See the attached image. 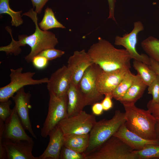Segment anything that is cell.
I'll return each instance as SVG.
<instances>
[{"mask_svg": "<svg viewBox=\"0 0 159 159\" xmlns=\"http://www.w3.org/2000/svg\"><path fill=\"white\" fill-rule=\"evenodd\" d=\"M37 14L33 8H31L22 14L23 16H27L32 19L35 24V30L33 34L29 36L25 34L19 35L18 41H16L13 39L11 28L9 26L5 27L12 40L9 45L1 47L0 51L5 52L7 55L12 54L16 56L21 53V47L27 45L31 47V50L29 54L25 57L24 59L27 62L29 63L32 62L34 57L43 51L54 48L58 43L57 39L53 32L44 31L40 28L38 23Z\"/></svg>", "mask_w": 159, "mask_h": 159, "instance_id": "cell-1", "label": "cell"}, {"mask_svg": "<svg viewBox=\"0 0 159 159\" xmlns=\"http://www.w3.org/2000/svg\"><path fill=\"white\" fill-rule=\"evenodd\" d=\"M87 53L93 62L104 71L131 68L132 58L127 51L125 49L115 48L109 41L101 37L90 47Z\"/></svg>", "mask_w": 159, "mask_h": 159, "instance_id": "cell-2", "label": "cell"}, {"mask_svg": "<svg viewBox=\"0 0 159 159\" xmlns=\"http://www.w3.org/2000/svg\"><path fill=\"white\" fill-rule=\"evenodd\" d=\"M123 105L127 128L145 139L156 140L155 127L157 122L150 111L139 108L135 104Z\"/></svg>", "mask_w": 159, "mask_h": 159, "instance_id": "cell-3", "label": "cell"}, {"mask_svg": "<svg viewBox=\"0 0 159 159\" xmlns=\"http://www.w3.org/2000/svg\"><path fill=\"white\" fill-rule=\"evenodd\" d=\"M125 112L116 110L112 117L96 121L89 133V143L84 153L86 155L92 152L112 136L125 122Z\"/></svg>", "mask_w": 159, "mask_h": 159, "instance_id": "cell-4", "label": "cell"}, {"mask_svg": "<svg viewBox=\"0 0 159 159\" xmlns=\"http://www.w3.org/2000/svg\"><path fill=\"white\" fill-rule=\"evenodd\" d=\"M134 150L119 138L112 136L85 159H137Z\"/></svg>", "mask_w": 159, "mask_h": 159, "instance_id": "cell-5", "label": "cell"}, {"mask_svg": "<svg viewBox=\"0 0 159 159\" xmlns=\"http://www.w3.org/2000/svg\"><path fill=\"white\" fill-rule=\"evenodd\" d=\"M23 69L20 67L15 69H10V83L0 88V102L9 100L18 90L25 86L39 85L47 82L49 80L48 77L34 79L33 77L35 72H23Z\"/></svg>", "mask_w": 159, "mask_h": 159, "instance_id": "cell-6", "label": "cell"}, {"mask_svg": "<svg viewBox=\"0 0 159 159\" xmlns=\"http://www.w3.org/2000/svg\"><path fill=\"white\" fill-rule=\"evenodd\" d=\"M47 114L41 130V135L44 138L48 136L49 132L63 119L68 117L67 95L58 97L49 93Z\"/></svg>", "mask_w": 159, "mask_h": 159, "instance_id": "cell-7", "label": "cell"}, {"mask_svg": "<svg viewBox=\"0 0 159 159\" xmlns=\"http://www.w3.org/2000/svg\"><path fill=\"white\" fill-rule=\"evenodd\" d=\"M102 71L94 63L86 69L78 84L77 87L85 99L86 106L92 105L104 97L96 87L97 78Z\"/></svg>", "mask_w": 159, "mask_h": 159, "instance_id": "cell-8", "label": "cell"}, {"mask_svg": "<svg viewBox=\"0 0 159 159\" xmlns=\"http://www.w3.org/2000/svg\"><path fill=\"white\" fill-rule=\"evenodd\" d=\"M95 116L85 111L63 119L58 125L64 135H84L89 134L96 122Z\"/></svg>", "mask_w": 159, "mask_h": 159, "instance_id": "cell-9", "label": "cell"}, {"mask_svg": "<svg viewBox=\"0 0 159 159\" xmlns=\"http://www.w3.org/2000/svg\"><path fill=\"white\" fill-rule=\"evenodd\" d=\"M144 29L143 25L141 21H135L134 23L132 30L130 33L125 34L122 37L117 36L115 37L114 44L116 45L122 46L125 47L132 59L142 62L149 65L150 57L145 54H139L136 49L138 35L139 32Z\"/></svg>", "mask_w": 159, "mask_h": 159, "instance_id": "cell-10", "label": "cell"}, {"mask_svg": "<svg viewBox=\"0 0 159 159\" xmlns=\"http://www.w3.org/2000/svg\"><path fill=\"white\" fill-rule=\"evenodd\" d=\"M94 63L85 49L76 51L69 58L67 67L71 75V83L77 87L86 69Z\"/></svg>", "mask_w": 159, "mask_h": 159, "instance_id": "cell-11", "label": "cell"}, {"mask_svg": "<svg viewBox=\"0 0 159 159\" xmlns=\"http://www.w3.org/2000/svg\"><path fill=\"white\" fill-rule=\"evenodd\" d=\"M71 75L67 66L63 65L51 74L47 83L49 94L58 97L67 95L71 83Z\"/></svg>", "mask_w": 159, "mask_h": 159, "instance_id": "cell-12", "label": "cell"}, {"mask_svg": "<svg viewBox=\"0 0 159 159\" xmlns=\"http://www.w3.org/2000/svg\"><path fill=\"white\" fill-rule=\"evenodd\" d=\"M2 144L6 150L7 159H38L32 153L34 141H14L3 138Z\"/></svg>", "mask_w": 159, "mask_h": 159, "instance_id": "cell-13", "label": "cell"}, {"mask_svg": "<svg viewBox=\"0 0 159 159\" xmlns=\"http://www.w3.org/2000/svg\"><path fill=\"white\" fill-rule=\"evenodd\" d=\"M31 94L26 92L23 87L18 90L11 98L14 102V107L25 129L28 130L36 139L37 137L33 130L29 116V109L31 108Z\"/></svg>", "mask_w": 159, "mask_h": 159, "instance_id": "cell-14", "label": "cell"}, {"mask_svg": "<svg viewBox=\"0 0 159 159\" xmlns=\"http://www.w3.org/2000/svg\"><path fill=\"white\" fill-rule=\"evenodd\" d=\"M10 116L4 121L5 126L3 138L14 141L21 140L33 141L26 133L25 129L14 107L12 109Z\"/></svg>", "mask_w": 159, "mask_h": 159, "instance_id": "cell-15", "label": "cell"}, {"mask_svg": "<svg viewBox=\"0 0 159 159\" xmlns=\"http://www.w3.org/2000/svg\"><path fill=\"white\" fill-rule=\"evenodd\" d=\"M129 70L130 69H123L110 72L102 71L97 79V90L104 95L112 94Z\"/></svg>", "mask_w": 159, "mask_h": 159, "instance_id": "cell-16", "label": "cell"}, {"mask_svg": "<svg viewBox=\"0 0 159 159\" xmlns=\"http://www.w3.org/2000/svg\"><path fill=\"white\" fill-rule=\"evenodd\" d=\"M49 141L44 152L37 157L38 159H59L61 150L64 145V135L57 125L49 132Z\"/></svg>", "mask_w": 159, "mask_h": 159, "instance_id": "cell-17", "label": "cell"}, {"mask_svg": "<svg viewBox=\"0 0 159 159\" xmlns=\"http://www.w3.org/2000/svg\"><path fill=\"white\" fill-rule=\"evenodd\" d=\"M113 136L120 139L134 150H142L148 144H159V142L156 140L145 139L130 130L127 128L125 122Z\"/></svg>", "mask_w": 159, "mask_h": 159, "instance_id": "cell-18", "label": "cell"}, {"mask_svg": "<svg viewBox=\"0 0 159 159\" xmlns=\"http://www.w3.org/2000/svg\"><path fill=\"white\" fill-rule=\"evenodd\" d=\"M68 117L76 115L86 106L85 99L77 87L71 83L67 93Z\"/></svg>", "mask_w": 159, "mask_h": 159, "instance_id": "cell-19", "label": "cell"}, {"mask_svg": "<svg viewBox=\"0 0 159 159\" xmlns=\"http://www.w3.org/2000/svg\"><path fill=\"white\" fill-rule=\"evenodd\" d=\"M147 86L138 74L123 96L119 101L123 105H135L143 96Z\"/></svg>", "mask_w": 159, "mask_h": 159, "instance_id": "cell-20", "label": "cell"}, {"mask_svg": "<svg viewBox=\"0 0 159 159\" xmlns=\"http://www.w3.org/2000/svg\"><path fill=\"white\" fill-rule=\"evenodd\" d=\"M89 133L64 135V145L77 152L84 153L89 146Z\"/></svg>", "mask_w": 159, "mask_h": 159, "instance_id": "cell-21", "label": "cell"}, {"mask_svg": "<svg viewBox=\"0 0 159 159\" xmlns=\"http://www.w3.org/2000/svg\"><path fill=\"white\" fill-rule=\"evenodd\" d=\"M133 66L143 81L148 87L155 79L157 75L149 65L134 59Z\"/></svg>", "mask_w": 159, "mask_h": 159, "instance_id": "cell-22", "label": "cell"}, {"mask_svg": "<svg viewBox=\"0 0 159 159\" xmlns=\"http://www.w3.org/2000/svg\"><path fill=\"white\" fill-rule=\"evenodd\" d=\"M38 25L41 29L46 31L54 28H65L56 19L52 9L48 6L45 9L42 19Z\"/></svg>", "mask_w": 159, "mask_h": 159, "instance_id": "cell-23", "label": "cell"}, {"mask_svg": "<svg viewBox=\"0 0 159 159\" xmlns=\"http://www.w3.org/2000/svg\"><path fill=\"white\" fill-rule=\"evenodd\" d=\"M141 46L150 57L159 63V39L149 36L141 42Z\"/></svg>", "mask_w": 159, "mask_h": 159, "instance_id": "cell-24", "label": "cell"}, {"mask_svg": "<svg viewBox=\"0 0 159 159\" xmlns=\"http://www.w3.org/2000/svg\"><path fill=\"white\" fill-rule=\"evenodd\" d=\"M135 75L129 71L121 82L112 91L113 98L119 101L125 95L132 84Z\"/></svg>", "mask_w": 159, "mask_h": 159, "instance_id": "cell-25", "label": "cell"}, {"mask_svg": "<svg viewBox=\"0 0 159 159\" xmlns=\"http://www.w3.org/2000/svg\"><path fill=\"white\" fill-rule=\"evenodd\" d=\"M9 1L0 0V15L7 14L10 15L11 18V25L17 27L23 23L21 15L22 11H16L12 10L10 7Z\"/></svg>", "mask_w": 159, "mask_h": 159, "instance_id": "cell-26", "label": "cell"}, {"mask_svg": "<svg viewBox=\"0 0 159 159\" xmlns=\"http://www.w3.org/2000/svg\"><path fill=\"white\" fill-rule=\"evenodd\" d=\"M137 159L159 158V144H148L139 150H134Z\"/></svg>", "mask_w": 159, "mask_h": 159, "instance_id": "cell-27", "label": "cell"}, {"mask_svg": "<svg viewBox=\"0 0 159 159\" xmlns=\"http://www.w3.org/2000/svg\"><path fill=\"white\" fill-rule=\"evenodd\" d=\"M84 153L77 152L64 145L62 147L59 159H85Z\"/></svg>", "mask_w": 159, "mask_h": 159, "instance_id": "cell-28", "label": "cell"}, {"mask_svg": "<svg viewBox=\"0 0 159 159\" xmlns=\"http://www.w3.org/2000/svg\"><path fill=\"white\" fill-rule=\"evenodd\" d=\"M148 87V93L152 96V99L148 102L151 104L159 102V76L157 75L155 79Z\"/></svg>", "mask_w": 159, "mask_h": 159, "instance_id": "cell-29", "label": "cell"}, {"mask_svg": "<svg viewBox=\"0 0 159 159\" xmlns=\"http://www.w3.org/2000/svg\"><path fill=\"white\" fill-rule=\"evenodd\" d=\"M64 53L63 51L52 48L45 49L38 55L44 57L49 61L61 57Z\"/></svg>", "mask_w": 159, "mask_h": 159, "instance_id": "cell-30", "label": "cell"}, {"mask_svg": "<svg viewBox=\"0 0 159 159\" xmlns=\"http://www.w3.org/2000/svg\"><path fill=\"white\" fill-rule=\"evenodd\" d=\"M12 104L9 99L0 102V119L4 122L11 115L12 110L10 108Z\"/></svg>", "mask_w": 159, "mask_h": 159, "instance_id": "cell-31", "label": "cell"}, {"mask_svg": "<svg viewBox=\"0 0 159 159\" xmlns=\"http://www.w3.org/2000/svg\"><path fill=\"white\" fill-rule=\"evenodd\" d=\"M48 61L44 57L38 55L34 57L32 62L35 68L42 69L47 67Z\"/></svg>", "mask_w": 159, "mask_h": 159, "instance_id": "cell-32", "label": "cell"}, {"mask_svg": "<svg viewBox=\"0 0 159 159\" xmlns=\"http://www.w3.org/2000/svg\"><path fill=\"white\" fill-rule=\"evenodd\" d=\"M105 97L102 100L101 103L104 111H107L113 107V104L112 100L113 97L112 94H107L105 95Z\"/></svg>", "mask_w": 159, "mask_h": 159, "instance_id": "cell-33", "label": "cell"}, {"mask_svg": "<svg viewBox=\"0 0 159 159\" xmlns=\"http://www.w3.org/2000/svg\"><path fill=\"white\" fill-rule=\"evenodd\" d=\"M147 107L148 110L156 119L157 122H159V102L151 104L148 102Z\"/></svg>", "mask_w": 159, "mask_h": 159, "instance_id": "cell-34", "label": "cell"}, {"mask_svg": "<svg viewBox=\"0 0 159 159\" xmlns=\"http://www.w3.org/2000/svg\"><path fill=\"white\" fill-rule=\"evenodd\" d=\"M49 0H31L35 11L38 14H40L42 9Z\"/></svg>", "mask_w": 159, "mask_h": 159, "instance_id": "cell-35", "label": "cell"}, {"mask_svg": "<svg viewBox=\"0 0 159 159\" xmlns=\"http://www.w3.org/2000/svg\"><path fill=\"white\" fill-rule=\"evenodd\" d=\"M92 110L95 115L99 116L102 115L104 110L101 102H97L92 105Z\"/></svg>", "mask_w": 159, "mask_h": 159, "instance_id": "cell-36", "label": "cell"}, {"mask_svg": "<svg viewBox=\"0 0 159 159\" xmlns=\"http://www.w3.org/2000/svg\"><path fill=\"white\" fill-rule=\"evenodd\" d=\"M109 7V15L108 19H110L116 22L114 16L116 0H107Z\"/></svg>", "mask_w": 159, "mask_h": 159, "instance_id": "cell-37", "label": "cell"}, {"mask_svg": "<svg viewBox=\"0 0 159 159\" xmlns=\"http://www.w3.org/2000/svg\"><path fill=\"white\" fill-rule=\"evenodd\" d=\"M4 126V122L0 119V154L1 155L4 154L5 153L4 148L2 144V140Z\"/></svg>", "mask_w": 159, "mask_h": 159, "instance_id": "cell-38", "label": "cell"}, {"mask_svg": "<svg viewBox=\"0 0 159 159\" xmlns=\"http://www.w3.org/2000/svg\"><path fill=\"white\" fill-rule=\"evenodd\" d=\"M150 58V64L149 66L159 76V63L151 58Z\"/></svg>", "mask_w": 159, "mask_h": 159, "instance_id": "cell-39", "label": "cell"}, {"mask_svg": "<svg viewBox=\"0 0 159 159\" xmlns=\"http://www.w3.org/2000/svg\"><path fill=\"white\" fill-rule=\"evenodd\" d=\"M156 140L159 142V122H157L155 127Z\"/></svg>", "mask_w": 159, "mask_h": 159, "instance_id": "cell-40", "label": "cell"}]
</instances>
